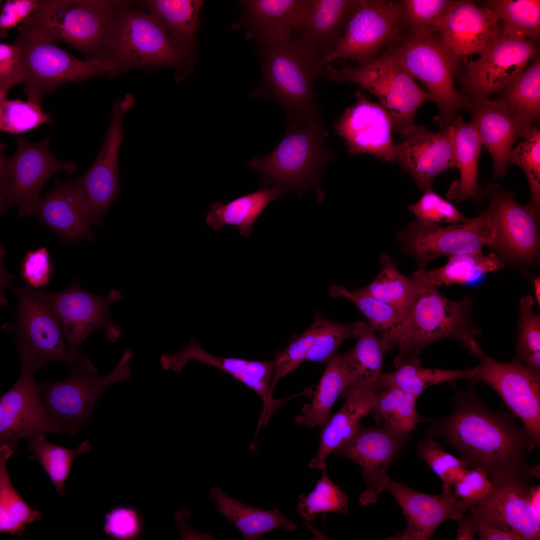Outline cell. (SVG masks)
I'll return each mask as SVG.
<instances>
[{"mask_svg": "<svg viewBox=\"0 0 540 540\" xmlns=\"http://www.w3.org/2000/svg\"><path fill=\"white\" fill-rule=\"evenodd\" d=\"M476 384L456 388L452 412L440 420L426 419L430 426L425 434L448 442L467 468L483 470L490 481L514 475L538 478L539 465L529 464L528 456L540 444L509 414L488 408L474 392Z\"/></svg>", "mask_w": 540, "mask_h": 540, "instance_id": "cell-1", "label": "cell"}, {"mask_svg": "<svg viewBox=\"0 0 540 540\" xmlns=\"http://www.w3.org/2000/svg\"><path fill=\"white\" fill-rule=\"evenodd\" d=\"M258 45L262 80L250 97L276 102L291 123L322 120L314 84L322 76V59L296 34Z\"/></svg>", "mask_w": 540, "mask_h": 540, "instance_id": "cell-2", "label": "cell"}, {"mask_svg": "<svg viewBox=\"0 0 540 540\" xmlns=\"http://www.w3.org/2000/svg\"><path fill=\"white\" fill-rule=\"evenodd\" d=\"M330 134L322 120L289 123L272 151L262 158L253 157L246 165L261 175L260 188L270 185L282 198L290 192L300 196L314 190L320 203L324 198L320 178L335 158L326 144Z\"/></svg>", "mask_w": 540, "mask_h": 540, "instance_id": "cell-3", "label": "cell"}, {"mask_svg": "<svg viewBox=\"0 0 540 540\" xmlns=\"http://www.w3.org/2000/svg\"><path fill=\"white\" fill-rule=\"evenodd\" d=\"M124 2L40 0L22 26L68 44L88 60L108 59L114 20Z\"/></svg>", "mask_w": 540, "mask_h": 540, "instance_id": "cell-4", "label": "cell"}, {"mask_svg": "<svg viewBox=\"0 0 540 540\" xmlns=\"http://www.w3.org/2000/svg\"><path fill=\"white\" fill-rule=\"evenodd\" d=\"M322 76L334 84L348 82L368 90L380 100L391 116L393 130L400 137L416 126L415 114L424 102L432 100L398 60L385 50L380 56L356 66H324Z\"/></svg>", "mask_w": 540, "mask_h": 540, "instance_id": "cell-5", "label": "cell"}, {"mask_svg": "<svg viewBox=\"0 0 540 540\" xmlns=\"http://www.w3.org/2000/svg\"><path fill=\"white\" fill-rule=\"evenodd\" d=\"M22 66V84L28 100L41 105L44 96L68 82L98 76H112L122 72L110 59L80 60L34 30L20 26L13 44Z\"/></svg>", "mask_w": 540, "mask_h": 540, "instance_id": "cell-6", "label": "cell"}, {"mask_svg": "<svg viewBox=\"0 0 540 540\" xmlns=\"http://www.w3.org/2000/svg\"><path fill=\"white\" fill-rule=\"evenodd\" d=\"M417 284L408 312V333L398 352L419 356L432 343L452 339L479 358L484 352L476 340L482 332L472 318V296H466L454 302L444 296L438 288Z\"/></svg>", "mask_w": 540, "mask_h": 540, "instance_id": "cell-7", "label": "cell"}, {"mask_svg": "<svg viewBox=\"0 0 540 540\" xmlns=\"http://www.w3.org/2000/svg\"><path fill=\"white\" fill-rule=\"evenodd\" d=\"M20 357L21 370L18 379L0 399V442L14 452L18 443L47 434H64L75 436L80 428L62 421L50 414L42 401V390L34 376L42 365L31 349L16 341Z\"/></svg>", "mask_w": 540, "mask_h": 540, "instance_id": "cell-8", "label": "cell"}, {"mask_svg": "<svg viewBox=\"0 0 540 540\" xmlns=\"http://www.w3.org/2000/svg\"><path fill=\"white\" fill-rule=\"evenodd\" d=\"M386 50L425 86L440 110L434 120L440 130L449 125L458 111L471 108L466 97L454 86L458 58L444 46L437 34L420 38L401 33Z\"/></svg>", "mask_w": 540, "mask_h": 540, "instance_id": "cell-9", "label": "cell"}, {"mask_svg": "<svg viewBox=\"0 0 540 540\" xmlns=\"http://www.w3.org/2000/svg\"><path fill=\"white\" fill-rule=\"evenodd\" d=\"M132 356V351L126 349L115 368L107 374L99 376L96 367L80 350L76 360L69 364L68 378L40 386L46 408L62 421L75 424L80 429L86 426L104 392L132 376L129 362Z\"/></svg>", "mask_w": 540, "mask_h": 540, "instance_id": "cell-10", "label": "cell"}, {"mask_svg": "<svg viewBox=\"0 0 540 540\" xmlns=\"http://www.w3.org/2000/svg\"><path fill=\"white\" fill-rule=\"evenodd\" d=\"M478 193L487 200L485 211L494 230L488 246L504 264L526 274L538 265L540 256V226L513 191L498 183L478 185Z\"/></svg>", "mask_w": 540, "mask_h": 540, "instance_id": "cell-11", "label": "cell"}, {"mask_svg": "<svg viewBox=\"0 0 540 540\" xmlns=\"http://www.w3.org/2000/svg\"><path fill=\"white\" fill-rule=\"evenodd\" d=\"M49 138L38 142H30L17 136V148L10 158L4 154L6 145L0 146V207H18L19 216L35 212L42 197L40 191L44 182L62 170L76 172L78 168L72 162L55 158L49 150Z\"/></svg>", "mask_w": 540, "mask_h": 540, "instance_id": "cell-12", "label": "cell"}, {"mask_svg": "<svg viewBox=\"0 0 540 540\" xmlns=\"http://www.w3.org/2000/svg\"><path fill=\"white\" fill-rule=\"evenodd\" d=\"M118 11L108 58L126 70L134 67L173 66L188 62L154 15L127 4Z\"/></svg>", "mask_w": 540, "mask_h": 540, "instance_id": "cell-13", "label": "cell"}, {"mask_svg": "<svg viewBox=\"0 0 540 540\" xmlns=\"http://www.w3.org/2000/svg\"><path fill=\"white\" fill-rule=\"evenodd\" d=\"M396 236L404 254L416 260L418 270H425L440 256L482 252L492 244L494 230L484 211L476 218L447 226L410 221Z\"/></svg>", "mask_w": 540, "mask_h": 540, "instance_id": "cell-14", "label": "cell"}, {"mask_svg": "<svg viewBox=\"0 0 540 540\" xmlns=\"http://www.w3.org/2000/svg\"><path fill=\"white\" fill-rule=\"evenodd\" d=\"M402 31L398 0H360L334 49L324 60V66L340 60L360 64L384 52Z\"/></svg>", "mask_w": 540, "mask_h": 540, "instance_id": "cell-15", "label": "cell"}, {"mask_svg": "<svg viewBox=\"0 0 540 540\" xmlns=\"http://www.w3.org/2000/svg\"><path fill=\"white\" fill-rule=\"evenodd\" d=\"M44 292L60 324L72 362L76 359L83 341L96 330L104 329L106 337L112 342L118 339L120 328L114 324L109 311L112 304L122 298L118 290L112 289L104 296L94 295L81 288L74 278L64 290Z\"/></svg>", "mask_w": 540, "mask_h": 540, "instance_id": "cell-16", "label": "cell"}, {"mask_svg": "<svg viewBox=\"0 0 540 540\" xmlns=\"http://www.w3.org/2000/svg\"><path fill=\"white\" fill-rule=\"evenodd\" d=\"M480 362L470 368V381H482L492 387L540 444V372L514 358L497 361L483 352Z\"/></svg>", "mask_w": 540, "mask_h": 540, "instance_id": "cell-17", "label": "cell"}, {"mask_svg": "<svg viewBox=\"0 0 540 540\" xmlns=\"http://www.w3.org/2000/svg\"><path fill=\"white\" fill-rule=\"evenodd\" d=\"M411 438L409 432L387 424L370 428L360 424L352 436L334 450L336 456L351 460L360 466L366 485L358 498L362 505L377 501L384 490L388 468Z\"/></svg>", "mask_w": 540, "mask_h": 540, "instance_id": "cell-18", "label": "cell"}, {"mask_svg": "<svg viewBox=\"0 0 540 540\" xmlns=\"http://www.w3.org/2000/svg\"><path fill=\"white\" fill-rule=\"evenodd\" d=\"M532 478L514 475L492 480L488 494L470 508L490 526L518 540H539L540 516L531 504Z\"/></svg>", "mask_w": 540, "mask_h": 540, "instance_id": "cell-19", "label": "cell"}, {"mask_svg": "<svg viewBox=\"0 0 540 540\" xmlns=\"http://www.w3.org/2000/svg\"><path fill=\"white\" fill-rule=\"evenodd\" d=\"M538 46L530 40L501 34L480 58L468 63L463 86L471 105L500 93L526 68Z\"/></svg>", "mask_w": 540, "mask_h": 540, "instance_id": "cell-20", "label": "cell"}, {"mask_svg": "<svg viewBox=\"0 0 540 540\" xmlns=\"http://www.w3.org/2000/svg\"><path fill=\"white\" fill-rule=\"evenodd\" d=\"M8 287L18 298L14 326L16 340L34 352L44 368L55 362L72 363L66 339L56 314L42 290L26 286Z\"/></svg>", "mask_w": 540, "mask_h": 540, "instance_id": "cell-21", "label": "cell"}, {"mask_svg": "<svg viewBox=\"0 0 540 540\" xmlns=\"http://www.w3.org/2000/svg\"><path fill=\"white\" fill-rule=\"evenodd\" d=\"M132 107L127 99L115 102L108 130L94 162L74 180L92 225L102 223L106 212L118 194V154L124 136L122 117Z\"/></svg>", "mask_w": 540, "mask_h": 540, "instance_id": "cell-22", "label": "cell"}, {"mask_svg": "<svg viewBox=\"0 0 540 540\" xmlns=\"http://www.w3.org/2000/svg\"><path fill=\"white\" fill-rule=\"evenodd\" d=\"M356 102L348 107L332 124L335 134L342 137L351 154L365 153L387 162L396 160V144L392 132V118L380 103L368 99L358 89Z\"/></svg>", "mask_w": 540, "mask_h": 540, "instance_id": "cell-23", "label": "cell"}, {"mask_svg": "<svg viewBox=\"0 0 540 540\" xmlns=\"http://www.w3.org/2000/svg\"><path fill=\"white\" fill-rule=\"evenodd\" d=\"M384 490L394 497L408 522L406 528L388 539L428 540L444 522L461 518L474 504L454 496L452 486L442 487V492L432 495L418 492L388 476Z\"/></svg>", "mask_w": 540, "mask_h": 540, "instance_id": "cell-24", "label": "cell"}, {"mask_svg": "<svg viewBox=\"0 0 540 540\" xmlns=\"http://www.w3.org/2000/svg\"><path fill=\"white\" fill-rule=\"evenodd\" d=\"M497 14L469 0H454L438 32L454 56L484 54L502 34Z\"/></svg>", "mask_w": 540, "mask_h": 540, "instance_id": "cell-25", "label": "cell"}, {"mask_svg": "<svg viewBox=\"0 0 540 540\" xmlns=\"http://www.w3.org/2000/svg\"><path fill=\"white\" fill-rule=\"evenodd\" d=\"M396 160L422 190L432 187L442 172L456 168L450 125L438 132L416 124L396 144Z\"/></svg>", "mask_w": 540, "mask_h": 540, "instance_id": "cell-26", "label": "cell"}, {"mask_svg": "<svg viewBox=\"0 0 540 540\" xmlns=\"http://www.w3.org/2000/svg\"><path fill=\"white\" fill-rule=\"evenodd\" d=\"M472 120L482 144L491 154L493 178L506 174L508 159L516 140L528 138L533 128L522 122L510 113L500 100L486 98L472 106Z\"/></svg>", "mask_w": 540, "mask_h": 540, "instance_id": "cell-27", "label": "cell"}, {"mask_svg": "<svg viewBox=\"0 0 540 540\" xmlns=\"http://www.w3.org/2000/svg\"><path fill=\"white\" fill-rule=\"evenodd\" d=\"M35 212L62 238L72 240L95 238L74 180L62 182L57 180L50 190L42 196Z\"/></svg>", "mask_w": 540, "mask_h": 540, "instance_id": "cell-28", "label": "cell"}, {"mask_svg": "<svg viewBox=\"0 0 540 540\" xmlns=\"http://www.w3.org/2000/svg\"><path fill=\"white\" fill-rule=\"evenodd\" d=\"M311 0H252L242 2L247 37L264 44L299 32Z\"/></svg>", "mask_w": 540, "mask_h": 540, "instance_id": "cell-29", "label": "cell"}, {"mask_svg": "<svg viewBox=\"0 0 540 540\" xmlns=\"http://www.w3.org/2000/svg\"><path fill=\"white\" fill-rule=\"evenodd\" d=\"M359 1L311 0L296 34L324 61L337 45Z\"/></svg>", "mask_w": 540, "mask_h": 540, "instance_id": "cell-30", "label": "cell"}, {"mask_svg": "<svg viewBox=\"0 0 540 540\" xmlns=\"http://www.w3.org/2000/svg\"><path fill=\"white\" fill-rule=\"evenodd\" d=\"M380 388L349 386L344 396V405L324 425L318 450L308 464L310 468H326L328 456L355 432L361 424L362 418L369 412L376 392Z\"/></svg>", "mask_w": 540, "mask_h": 540, "instance_id": "cell-31", "label": "cell"}, {"mask_svg": "<svg viewBox=\"0 0 540 540\" xmlns=\"http://www.w3.org/2000/svg\"><path fill=\"white\" fill-rule=\"evenodd\" d=\"M449 125L460 178L451 184L447 197L458 202L469 198L478 200V162L482 142L474 125L470 122H465L461 116H456Z\"/></svg>", "mask_w": 540, "mask_h": 540, "instance_id": "cell-32", "label": "cell"}, {"mask_svg": "<svg viewBox=\"0 0 540 540\" xmlns=\"http://www.w3.org/2000/svg\"><path fill=\"white\" fill-rule=\"evenodd\" d=\"M215 510L226 518L241 532L246 540H255L279 527L288 531L296 525L276 508L266 510L242 503L228 496L220 488L210 490Z\"/></svg>", "mask_w": 540, "mask_h": 540, "instance_id": "cell-33", "label": "cell"}, {"mask_svg": "<svg viewBox=\"0 0 540 540\" xmlns=\"http://www.w3.org/2000/svg\"><path fill=\"white\" fill-rule=\"evenodd\" d=\"M330 296L344 298L352 302L366 318L367 322L380 334L389 350L399 347L408 330V315L395 308L376 299L361 288L348 290L344 286L332 285Z\"/></svg>", "mask_w": 540, "mask_h": 540, "instance_id": "cell-34", "label": "cell"}, {"mask_svg": "<svg viewBox=\"0 0 540 540\" xmlns=\"http://www.w3.org/2000/svg\"><path fill=\"white\" fill-rule=\"evenodd\" d=\"M148 12L165 28L176 48L191 63L202 2L197 0H151L142 2Z\"/></svg>", "mask_w": 540, "mask_h": 540, "instance_id": "cell-35", "label": "cell"}, {"mask_svg": "<svg viewBox=\"0 0 540 540\" xmlns=\"http://www.w3.org/2000/svg\"><path fill=\"white\" fill-rule=\"evenodd\" d=\"M492 252H482L453 255L448 257L444 266L434 270H417L410 278L425 286L438 288L441 286L465 284L490 272L504 268Z\"/></svg>", "mask_w": 540, "mask_h": 540, "instance_id": "cell-36", "label": "cell"}, {"mask_svg": "<svg viewBox=\"0 0 540 540\" xmlns=\"http://www.w3.org/2000/svg\"><path fill=\"white\" fill-rule=\"evenodd\" d=\"M356 339L354 347L342 354L350 385L380 387L384 358L390 350L367 321Z\"/></svg>", "mask_w": 540, "mask_h": 540, "instance_id": "cell-37", "label": "cell"}, {"mask_svg": "<svg viewBox=\"0 0 540 540\" xmlns=\"http://www.w3.org/2000/svg\"><path fill=\"white\" fill-rule=\"evenodd\" d=\"M394 364L396 369L382 374L381 386H394L416 398L428 387L458 379L468 378L470 369L450 370L422 366L418 355L399 352Z\"/></svg>", "mask_w": 540, "mask_h": 540, "instance_id": "cell-38", "label": "cell"}, {"mask_svg": "<svg viewBox=\"0 0 540 540\" xmlns=\"http://www.w3.org/2000/svg\"><path fill=\"white\" fill-rule=\"evenodd\" d=\"M278 197L279 193L276 188L264 187L226 204L216 201L211 204L206 215V223L216 230L227 224L236 226L240 235L248 238L256 219L268 203Z\"/></svg>", "mask_w": 540, "mask_h": 540, "instance_id": "cell-39", "label": "cell"}, {"mask_svg": "<svg viewBox=\"0 0 540 540\" xmlns=\"http://www.w3.org/2000/svg\"><path fill=\"white\" fill-rule=\"evenodd\" d=\"M350 384L342 354L338 352L327 362L310 403L304 406L296 416V422L310 429L324 425L330 418L334 402L339 396H344Z\"/></svg>", "mask_w": 540, "mask_h": 540, "instance_id": "cell-40", "label": "cell"}, {"mask_svg": "<svg viewBox=\"0 0 540 540\" xmlns=\"http://www.w3.org/2000/svg\"><path fill=\"white\" fill-rule=\"evenodd\" d=\"M500 93L498 100L510 113L528 125L537 127L540 114L539 57Z\"/></svg>", "mask_w": 540, "mask_h": 540, "instance_id": "cell-41", "label": "cell"}, {"mask_svg": "<svg viewBox=\"0 0 540 540\" xmlns=\"http://www.w3.org/2000/svg\"><path fill=\"white\" fill-rule=\"evenodd\" d=\"M14 452L8 446H0V532L20 536L26 526L42 518V514L31 508L14 486L6 462Z\"/></svg>", "mask_w": 540, "mask_h": 540, "instance_id": "cell-42", "label": "cell"}, {"mask_svg": "<svg viewBox=\"0 0 540 540\" xmlns=\"http://www.w3.org/2000/svg\"><path fill=\"white\" fill-rule=\"evenodd\" d=\"M417 398L398 388L381 386L376 392L368 414L379 426L387 424L398 430L409 432L424 419L416 410Z\"/></svg>", "mask_w": 540, "mask_h": 540, "instance_id": "cell-43", "label": "cell"}, {"mask_svg": "<svg viewBox=\"0 0 540 540\" xmlns=\"http://www.w3.org/2000/svg\"><path fill=\"white\" fill-rule=\"evenodd\" d=\"M380 262L382 268L380 274L361 290L408 315L415 296L417 283L400 272L397 263L388 253L381 255Z\"/></svg>", "mask_w": 540, "mask_h": 540, "instance_id": "cell-44", "label": "cell"}, {"mask_svg": "<svg viewBox=\"0 0 540 540\" xmlns=\"http://www.w3.org/2000/svg\"><path fill=\"white\" fill-rule=\"evenodd\" d=\"M484 6L493 10L502 22L504 36L533 42L540 35V1L538 0H484Z\"/></svg>", "mask_w": 540, "mask_h": 540, "instance_id": "cell-45", "label": "cell"}, {"mask_svg": "<svg viewBox=\"0 0 540 540\" xmlns=\"http://www.w3.org/2000/svg\"><path fill=\"white\" fill-rule=\"evenodd\" d=\"M454 0H398L402 26V33L426 38L438 34Z\"/></svg>", "mask_w": 540, "mask_h": 540, "instance_id": "cell-46", "label": "cell"}, {"mask_svg": "<svg viewBox=\"0 0 540 540\" xmlns=\"http://www.w3.org/2000/svg\"><path fill=\"white\" fill-rule=\"evenodd\" d=\"M87 440L74 449L68 448L50 442L46 434L28 439L27 450L32 454L30 458L36 460L42 466L60 494L64 490V482L70 470L74 456L88 451Z\"/></svg>", "mask_w": 540, "mask_h": 540, "instance_id": "cell-47", "label": "cell"}, {"mask_svg": "<svg viewBox=\"0 0 540 540\" xmlns=\"http://www.w3.org/2000/svg\"><path fill=\"white\" fill-rule=\"evenodd\" d=\"M508 164L517 165L524 172L530 186V200L524 206L540 226V132L538 128L528 138L512 150Z\"/></svg>", "mask_w": 540, "mask_h": 540, "instance_id": "cell-48", "label": "cell"}, {"mask_svg": "<svg viewBox=\"0 0 540 540\" xmlns=\"http://www.w3.org/2000/svg\"><path fill=\"white\" fill-rule=\"evenodd\" d=\"M334 322L317 314L310 326L294 339L284 350L276 354L274 368L270 386V393L278 382L304 362L306 357L317 338L327 330Z\"/></svg>", "mask_w": 540, "mask_h": 540, "instance_id": "cell-49", "label": "cell"}, {"mask_svg": "<svg viewBox=\"0 0 540 540\" xmlns=\"http://www.w3.org/2000/svg\"><path fill=\"white\" fill-rule=\"evenodd\" d=\"M534 299L526 295L520 300L516 348L514 358L540 372V316L534 312Z\"/></svg>", "mask_w": 540, "mask_h": 540, "instance_id": "cell-50", "label": "cell"}, {"mask_svg": "<svg viewBox=\"0 0 540 540\" xmlns=\"http://www.w3.org/2000/svg\"><path fill=\"white\" fill-rule=\"evenodd\" d=\"M348 498V495L330 480L324 468L314 490L307 495L301 494L298 496L296 510L308 522L314 520L316 514L320 512H332L346 514Z\"/></svg>", "mask_w": 540, "mask_h": 540, "instance_id": "cell-51", "label": "cell"}, {"mask_svg": "<svg viewBox=\"0 0 540 540\" xmlns=\"http://www.w3.org/2000/svg\"><path fill=\"white\" fill-rule=\"evenodd\" d=\"M42 106L32 102L7 98L0 100V130L18 134L46 122H52Z\"/></svg>", "mask_w": 540, "mask_h": 540, "instance_id": "cell-52", "label": "cell"}, {"mask_svg": "<svg viewBox=\"0 0 540 540\" xmlns=\"http://www.w3.org/2000/svg\"><path fill=\"white\" fill-rule=\"evenodd\" d=\"M417 453L442 480L443 487L452 486L467 468L460 458L445 452L432 437L428 436L418 442Z\"/></svg>", "mask_w": 540, "mask_h": 540, "instance_id": "cell-53", "label": "cell"}, {"mask_svg": "<svg viewBox=\"0 0 540 540\" xmlns=\"http://www.w3.org/2000/svg\"><path fill=\"white\" fill-rule=\"evenodd\" d=\"M408 209L418 220L424 222L452 224L468 220L451 203L436 194L432 187L424 190L420 200Z\"/></svg>", "mask_w": 540, "mask_h": 540, "instance_id": "cell-54", "label": "cell"}, {"mask_svg": "<svg viewBox=\"0 0 540 540\" xmlns=\"http://www.w3.org/2000/svg\"><path fill=\"white\" fill-rule=\"evenodd\" d=\"M103 530L115 540H135L144 531V522L138 510L128 504H119L104 516Z\"/></svg>", "mask_w": 540, "mask_h": 540, "instance_id": "cell-55", "label": "cell"}, {"mask_svg": "<svg viewBox=\"0 0 540 540\" xmlns=\"http://www.w3.org/2000/svg\"><path fill=\"white\" fill-rule=\"evenodd\" d=\"M364 321L348 324L333 322L316 340L304 361L328 362L338 352L341 344L350 338H356Z\"/></svg>", "mask_w": 540, "mask_h": 540, "instance_id": "cell-56", "label": "cell"}, {"mask_svg": "<svg viewBox=\"0 0 540 540\" xmlns=\"http://www.w3.org/2000/svg\"><path fill=\"white\" fill-rule=\"evenodd\" d=\"M52 272V264L45 247L28 252L20 264L22 280L26 286L33 289L46 286L50 280Z\"/></svg>", "mask_w": 540, "mask_h": 540, "instance_id": "cell-57", "label": "cell"}, {"mask_svg": "<svg viewBox=\"0 0 540 540\" xmlns=\"http://www.w3.org/2000/svg\"><path fill=\"white\" fill-rule=\"evenodd\" d=\"M492 486L486 473L480 468H466L452 485L455 496L474 504L488 494Z\"/></svg>", "mask_w": 540, "mask_h": 540, "instance_id": "cell-58", "label": "cell"}, {"mask_svg": "<svg viewBox=\"0 0 540 540\" xmlns=\"http://www.w3.org/2000/svg\"><path fill=\"white\" fill-rule=\"evenodd\" d=\"M22 80V66L18 48L14 44H0V100L7 98L10 88Z\"/></svg>", "mask_w": 540, "mask_h": 540, "instance_id": "cell-59", "label": "cell"}, {"mask_svg": "<svg viewBox=\"0 0 540 540\" xmlns=\"http://www.w3.org/2000/svg\"><path fill=\"white\" fill-rule=\"evenodd\" d=\"M40 0H10L4 5L0 16V32L16 26L30 17L37 9Z\"/></svg>", "mask_w": 540, "mask_h": 540, "instance_id": "cell-60", "label": "cell"}, {"mask_svg": "<svg viewBox=\"0 0 540 540\" xmlns=\"http://www.w3.org/2000/svg\"><path fill=\"white\" fill-rule=\"evenodd\" d=\"M469 512L476 522L477 534L481 540H518L515 536L500 530L485 522L473 510Z\"/></svg>", "mask_w": 540, "mask_h": 540, "instance_id": "cell-61", "label": "cell"}, {"mask_svg": "<svg viewBox=\"0 0 540 540\" xmlns=\"http://www.w3.org/2000/svg\"><path fill=\"white\" fill-rule=\"evenodd\" d=\"M457 524L456 540H472L477 534L475 522L469 512L456 520Z\"/></svg>", "mask_w": 540, "mask_h": 540, "instance_id": "cell-62", "label": "cell"}, {"mask_svg": "<svg viewBox=\"0 0 540 540\" xmlns=\"http://www.w3.org/2000/svg\"><path fill=\"white\" fill-rule=\"evenodd\" d=\"M535 300L539 306H540V278L537 277L533 280Z\"/></svg>", "mask_w": 540, "mask_h": 540, "instance_id": "cell-63", "label": "cell"}, {"mask_svg": "<svg viewBox=\"0 0 540 540\" xmlns=\"http://www.w3.org/2000/svg\"><path fill=\"white\" fill-rule=\"evenodd\" d=\"M302 392H304V395L310 396L312 395V388H308V389H306V390H304ZM255 440H256V438L255 439L254 438L252 442L250 444L252 447L256 446Z\"/></svg>", "mask_w": 540, "mask_h": 540, "instance_id": "cell-64", "label": "cell"}]
</instances>
